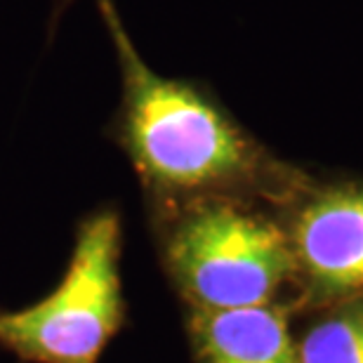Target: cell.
Listing matches in <instances>:
<instances>
[{
  "label": "cell",
  "instance_id": "8992f818",
  "mask_svg": "<svg viewBox=\"0 0 363 363\" xmlns=\"http://www.w3.org/2000/svg\"><path fill=\"white\" fill-rule=\"evenodd\" d=\"M297 363H363V297L337 307L297 345Z\"/></svg>",
  "mask_w": 363,
  "mask_h": 363
},
{
  "label": "cell",
  "instance_id": "5b68a950",
  "mask_svg": "<svg viewBox=\"0 0 363 363\" xmlns=\"http://www.w3.org/2000/svg\"><path fill=\"white\" fill-rule=\"evenodd\" d=\"M191 335L201 363H297L288 316L276 304L194 311Z\"/></svg>",
  "mask_w": 363,
  "mask_h": 363
},
{
  "label": "cell",
  "instance_id": "7a4b0ae2",
  "mask_svg": "<svg viewBox=\"0 0 363 363\" xmlns=\"http://www.w3.org/2000/svg\"><path fill=\"white\" fill-rule=\"evenodd\" d=\"M165 215V259L194 311L272 304L297 274L286 224L255 201L199 199Z\"/></svg>",
  "mask_w": 363,
  "mask_h": 363
},
{
  "label": "cell",
  "instance_id": "52a82bcc",
  "mask_svg": "<svg viewBox=\"0 0 363 363\" xmlns=\"http://www.w3.org/2000/svg\"><path fill=\"white\" fill-rule=\"evenodd\" d=\"M71 3V0H60V10H62V7H67Z\"/></svg>",
  "mask_w": 363,
  "mask_h": 363
},
{
  "label": "cell",
  "instance_id": "277c9868",
  "mask_svg": "<svg viewBox=\"0 0 363 363\" xmlns=\"http://www.w3.org/2000/svg\"><path fill=\"white\" fill-rule=\"evenodd\" d=\"M290 208L288 236L295 269L311 297H363V179H304Z\"/></svg>",
  "mask_w": 363,
  "mask_h": 363
},
{
  "label": "cell",
  "instance_id": "6da1fadb",
  "mask_svg": "<svg viewBox=\"0 0 363 363\" xmlns=\"http://www.w3.org/2000/svg\"><path fill=\"white\" fill-rule=\"evenodd\" d=\"M97 7L121 69L111 137L144 191L163 210L217 196L286 206L307 175L272 156L203 85L156 74L113 0Z\"/></svg>",
  "mask_w": 363,
  "mask_h": 363
},
{
  "label": "cell",
  "instance_id": "3957f363",
  "mask_svg": "<svg viewBox=\"0 0 363 363\" xmlns=\"http://www.w3.org/2000/svg\"><path fill=\"white\" fill-rule=\"evenodd\" d=\"M123 318L121 217L106 208L78 227L67 274L52 293L0 311V347L26 363H99Z\"/></svg>",
  "mask_w": 363,
  "mask_h": 363
}]
</instances>
